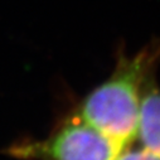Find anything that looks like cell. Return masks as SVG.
Listing matches in <instances>:
<instances>
[{
    "label": "cell",
    "mask_w": 160,
    "mask_h": 160,
    "mask_svg": "<svg viewBox=\"0 0 160 160\" xmlns=\"http://www.w3.org/2000/svg\"><path fill=\"white\" fill-rule=\"evenodd\" d=\"M124 149L77 115L47 140L18 148L17 154L43 160H116Z\"/></svg>",
    "instance_id": "2"
},
{
    "label": "cell",
    "mask_w": 160,
    "mask_h": 160,
    "mask_svg": "<svg viewBox=\"0 0 160 160\" xmlns=\"http://www.w3.org/2000/svg\"><path fill=\"white\" fill-rule=\"evenodd\" d=\"M159 62V43L120 57L112 74L86 97L78 116L122 146H130L136 140L142 96Z\"/></svg>",
    "instance_id": "1"
},
{
    "label": "cell",
    "mask_w": 160,
    "mask_h": 160,
    "mask_svg": "<svg viewBox=\"0 0 160 160\" xmlns=\"http://www.w3.org/2000/svg\"><path fill=\"white\" fill-rule=\"evenodd\" d=\"M136 139L140 146L160 156V88L152 81L141 100Z\"/></svg>",
    "instance_id": "3"
},
{
    "label": "cell",
    "mask_w": 160,
    "mask_h": 160,
    "mask_svg": "<svg viewBox=\"0 0 160 160\" xmlns=\"http://www.w3.org/2000/svg\"><path fill=\"white\" fill-rule=\"evenodd\" d=\"M116 160H160V156L150 152L141 146L135 149L128 146L120 152Z\"/></svg>",
    "instance_id": "4"
}]
</instances>
